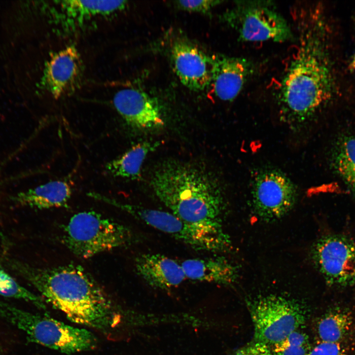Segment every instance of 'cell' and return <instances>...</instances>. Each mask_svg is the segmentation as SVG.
Segmentation results:
<instances>
[{
  "label": "cell",
  "instance_id": "7402d4cb",
  "mask_svg": "<svg viewBox=\"0 0 355 355\" xmlns=\"http://www.w3.org/2000/svg\"><path fill=\"white\" fill-rule=\"evenodd\" d=\"M0 295L24 300L39 309H45L43 299L18 283L0 266Z\"/></svg>",
  "mask_w": 355,
  "mask_h": 355
},
{
  "label": "cell",
  "instance_id": "44dd1931",
  "mask_svg": "<svg viewBox=\"0 0 355 355\" xmlns=\"http://www.w3.org/2000/svg\"><path fill=\"white\" fill-rule=\"evenodd\" d=\"M332 164L355 196V135L345 136L339 141L333 154Z\"/></svg>",
  "mask_w": 355,
  "mask_h": 355
},
{
  "label": "cell",
  "instance_id": "4316f807",
  "mask_svg": "<svg viewBox=\"0 0 355 355\" xmlns=\"http://www.w3.org/2000/svg\"><path fill=\"white\" fill-rule=\"evenodd\" d=\"M351 67L355 70V54L354 55L351 61Z\"/></svg>",
  "mask_w": 355,
  "mask_h": 355
},
{
  "label": "cell",
  "instance_id": "8fae6325",
  "mask_svg": "<svg viewBox=\"0 0 355 355\" xmlns=\"http://www.w3.org/2000/svg\"><path fill=\"white\" fill-rule=\"evenodd\" d=\"M83 74L80 55L74 45L52 54L45 64L40 86L57 99L79 86Z\"/></svg>",
  "mask_w": 355,
  "mask_h": 355
},
{
  "label": "cell",
  "instance_id": "4fadbf2b",
  "mask_svg": "<svg viewBox=\"0 0 355 355\" xmlns=\"http://www.w3.org/2000/svg\"><path fill=\"white\" fill-rule=\"evenodd\" d=\"M174 70L180 82L188 88L202 90L211 80L212 57L189 42L178 39L171 49Z\"/></svg>",
  "mask_w": 355,
  "mask_h": 355
},
{
  "label": "cell",
  "instance_id": "9a60e30c",
  "mask_svg": "<svg viewBox=\"0 0 355 355\" xmlns=\"http://www.w3.org/2000/svg\"><path fill=\"white\" fill-rule=\"evenodd\" d=\"M53 18L62 29H78L95 19L123 9L125 0H61L54 1Z\"/></svg>",
  "mask_w": 355,
  "mask_h": 355
},
{
  "label": "cell",
  "instance_id": "d6986e66",
  "mask_svg": "<svg viewBox=\"0 0 355 355\" xmlns=\"http://www.w3.org/2000/svg\"><path fill=\"white\" fill-rule=\"evenodd\" d=\"M160 145L158 141L138 143L122 155L107 162L105 169L114 177L138 179L141 178L142 167L147 156Z\"/></svg>",
  "mask_w": 355,
  "mask_h": 355
},
{
  "label": "cell",
  "instance_id": "5b68a950",
  "mask_svg": "<svg viewBox=\"0 0 355 355\" xmlns=\"http://www.w3.org/2000/svg\"><path fill=\"white\" fill-rule=\"evenodd\" d=\"M0 317L26 334L28 340L60 352L71 354L96 345L93 333L47 316L32 313L0 302Z\"/></svg>",
  "mask_w": 355,
  "mask_h": 355
},
{
  "label": "cell",
  "instance_id": "9c48e42d",
  "mask_svg": "<svg viewBox=\"0 0 355 355\" xmlns=\"http://www.w3.org/2000/svg\"><path fill=\"white\" fill-rule=\"evenodd\" d=\"M251 201L256 214L265 220L279 219L292 209L297 198L295 185L275 169L256 172L251 179Z\"/></svg>",
  "mask_w": 355,
  "mask_h": 355
},
{
  "label": "cell",
  "instance_id": "7c38bea8",
  "mask_svg": "<svg viewBox=\"0 0 355 355\" xmlns=\"http://www.w3.org/2000/svg\"><path fill=\"white\" fill-rule=\"evenodd\" d=\"M112 103L123 120L133 128L150 130L164 124L157 100L140 89L119 90L113 96Z\"/></svg>",
  "mask_w": 355,
  "mask_h": 355
},
{
  "label": "cell",
  "instance_id": "8992f818",
  "mask_svg": "<svg viewBox=\"0 0 355 355\" xmlns=\"http://www.w3.org/2000/svg\"><path fill=\"white\" fill-rule=\"evenodd\" d=\"M222 20L241 41L283 42L293 37L289 24L271 1H236Z\"/></svg>",
  "mask_w": 355,
  "mask_h": 355
},
{
  "label": "cell",
  "instance_id": "484cf974",
  "mask_svg": "<svg viewBox=\"0 0 355 355\" xmlns=\"http://www.w3.org/2000/svg\"><path fill=\"white\" fill-rule=\"evenodd\" d=\"M232 355H277L270 347L259 342L248 345L235 351Z\"/></svg>",
  "mask_w": 355,
  "mask_h": 355
},
{
  "label": "cell",
  "instance_id": "d4e9b609",
  "mask_svg": "<svg viewBox=\"0 0 355 355\" xmlns=\"http://www.w3.org/2000/svg\"><path fill=\"white\" fill-rule=\"evenodd\" d=\"M307 355H347V351L342 343L320 341Z\"/></svg>",
  "mask_w": 355,
  "mask_h": 355
},
{
  "label": "cell",
  "instance_id": "ffe728a7",
  "mask_svg": "<svg viewBox=\"0 0 355 355\" xmlns=\"http://www.w3.org/2000/svg\"><path fill=\"white\" fill-rule=\"evenodd\" d=\"M353 319L347 310L333 309L321 318L318 323L320 341L342 343L351 330Z\"/></svg>",
  "mask_w": 355,
  "mask_h": 355
},
{
  "label": "cell",
  "instance_id": "7a4b0ae2",
  "mask_svg": "<svg viewBox=\"0 0 355 355\" xmlns=\"http://www.w3.org/2000/svg\"><path fill=\"white\" fill-rule=\"evenodd\" d=\"M8 264L36 289L44 301L71 321L103 331L119 322L120 316L110 298L81 266L41 268L9 259Z\"/></svg>",
  "mask_w": 355,
  "mask_h": 355
},
{
  "label": "cell",
  "instance_id": "3957f363",
  "mask_svg": "<svg viewBox=\"0 0 355 355\" xmlns=\"http://www.w3.org/2000/svg\"><path fill=\"white\" fill-rule=\"evenodd\" d=\"M150 184L158 199L177 217L214 234L228 236L223 228V192L209 172L170 161L154 172Z\"/></svg>",
  "mask_w": 355,
  "mask_h": 355
},
{
  "label": "cell",
  "instance_id": "83f0119b",
  "mask_svg": "<svg viewBox=\"0 0 355 355\" xmlns=\"http://www.w3.org/2000/svg\"><path fill=\"white\" fill-rule=\"evenodd\" d=\"M0 355H2L0 354Z\"/></svg>",
  "mask_w": 355,
  "mask_h": 355
},
{
  "label": "cell",
  "instance_id": "ba28073f",
  "mask_svg": "<svg viewBox=\"0 0 355 355\" xmlns=\"http://www.w3.org/2000/svg\"><path fill=\"white\" fill-rule=\"evenodd\" d=\"M255 342L269 347L298 330L306 320L302 305L278 295L261 296L249 304Z\"/></svg>",
  "mask_w": 355,
  "mask_h": 355
},
{
  "label": "cell",
  "instance_id": "2e32d148",
  "mask_svg": "<svg viewBox=\"0 0 355 355\" xmlns=\"http://www.w3.org/2000/svg\"><path fill=\"white\" fill-rule=\"evenodd\" d=\"M134 264L138 275L153 288L170 289L186 279L180 263L161 254H140Z\"/></svg>",
  "mask_w": 355,
  "mask_h": 355
},
{
  "label": "cell",
  "instance_id": "30bf717a",
  "mask_svg": "<svg viewBox=\"0 0 355 355\" xmlns=\"http://www.w3.org/2000/svg\"><path fill=\"white\" fill-rule=\"evenodd\" d=\"M314 261L327 284L340 287L355 284V242L341 235L318 240L312 250Z\"/></svg>",
  "mask_w": 355,
  "mask_h": 355
},
{
  "label": "cell",
  "instance_id": "603a6c76",
  "mask_svg": "<svg viewBox=\"0 0 355 355\" xmlns=\"http://www.w3.org/2000/svg\"><path fill=\"white\" fill-rule=\"evenodd\" d=\"M272 347L277 355H307L312 348L308 335L299 330Z\"/></svg>",
  "mask_w": 355,
  "mask_h": 355
},
{
  "label": "cell",
  "instance_id": "6da1fadb",
  "mask_svg": "<svg viewBox=\"0 0 355 355\" xmlns=\"http://www.w3.org/2000/svg\"><path fill=\"white\" fill-rule=\"evenodd\" d=\"M294 13L297 45L279 81L276 100L281 119L298 129L333 98L335 81L320 8L301 6Z\"/></svg>",
  "mask_w": 355,
  "mask_h": 355
},
{
  "label": "cell",
  "instance_id": "277c9868",
  "mask_svg": "<svg viewBox=\"0 0 355 355\" xmlns=\"http://www.w3.org/2000/svg\"><path fill=\"white\" fill-rule=\"evenodd\" d=\"M137 241L129 227L94 211L72 215L63 229L62 241L75 256L86 259L131 245Z\"/></svg>",
  "mask_w": 355,
  "mask_h": 355
},
{
  "label": "cell",
  "instance_id": "52a82bcc",
  "mask_svg": "<svg viewBox=\"0 0 355 355\" xmlns=\"http://www.w3.org/2000/svg\"><path fill=\"white\" fill-rule=\"evenodd\" d=\"M99 201L119 209L146 224L165 233L197 251L217 252L230 245L228 236L214 234L190 224L169 211L122 203L104 195Z\"/></svg>",
  "mask_w": 355,
  "mask_h": 355
},
{
  "label": "cell",
  "instance_id": "5bb4252c",
  "mask_svg": "<svg viewBox=\"0 0 355 355\" xmlns=\"http://www.w3.org/2000/svg\"><path fill=\"white\" fill-rule=\"evenodd\" d=\"M211 57V91L221 100H233L252 75V63L241 57L217 54Z\"/></svg>",
  "mask_w": 355,
  "mask_h": 355
},
{
  "label": "cell",
  "instance_id": "ac0fdd59",
  "mask_svg": "<svg viewBox=\"0 0 355 355\" xmlns=\"http://www.w3.org/2000/svg\"><path fill=\"white\" fill-rule=\"evenodd\" d=\"M180 264L186 279L193 281L229 284L237 278L235 267L221 257L189 258Z\"/></svg>",
  "mask_w": 355,
  "mask_h": 355
},
{
  "label": "cell",
  "instance_id": "cb8c5ba5",
  "mask_svg": "<svg viewBox=\"0 0 355 355\" xmlns=\"http://www.w3.org/2000/svg\"><path fill=\"white\" fill-rule=\"evenodd\" d=\"M222 1L214 0H179L175 4L178 8L189 12L206 13L221 3Z\"/></svg>",
  "mask_w": 355,
  "mask_h": 355
},
{
  "label": "cell",
  "instance_id": "e0dca14e",
  "mask_svg": "<svg viewBox=\"0 0 355 355\" xmlns=\"http://www.w3.org/2000/svg\"><path fill=\"white\" fill-rule=\"evenodd\" d=\"M71 194L72 189L68 182L55 180L20 192L13 200L23 206L48 209L67 207Z\"/></svg>",
  "mask_w": 355,
  "mask_h": 355
}]
</instances>
